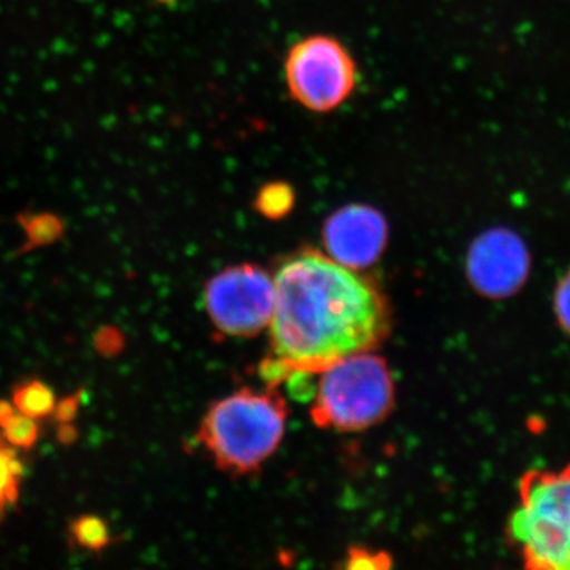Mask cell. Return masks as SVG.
<instances>
[{
    "label": "cell",
    "mask_w": 570,
    "mask_h": 570,
    "mask_svg": "<svg viewBox=\"0 0 570 570\" xmlns=\"http://www.w3.org/2000/svg\"><path fill=\"white\" fill-rule=\"evenodd\" d=\"M295 193L288 184L269 183L255 197V209L268 219H281L292 212Z\"/></svg>",
    "instance_id": "10"
},
{
    "label": "cell",
    "mask_w": 570,
    "mask_h": 570,
    "mask_svg": "<svg viewBox=\"0 0 570 570\" xmlns=\"http://www.w3.org/2000/svg\"><path fill=\"white\" fill-rule=\"evenodd\" d=\"M14 412H17V407H14V404L13 406H11V404L9 403H0V428H2L3 425H6L7 422H9V419L11 417V415L14 414Z\"/></svg>",
    "instance_id": "18"
},
{
    "label": "cell",
    "mask_w": 570,
    "mask_h": 570,
    "mask_svg": "<svg viewBox=\"0 0 570 570\" xmlns=\"http://www.w3.org/2000/svg\"><path fill=\"white\" fill-rule=\"evenodd\" d=\"M285 422L287 407L275 389H243L208 409L198 438L217 466L246 474L261 468L279 448Z\"/></svg>",
    "instance_id": "2"
},
{
    "label": "cell",
    "mask_w": 570,
    "mask_h": 570,
    "mask_svg": "<svg viewBox=\"0 0 570 570\" xmlns=\"http://www.w3.org/2000/svg\"><path fill=\"white\" fill-rule=\"evenodd\" d=\"M330 258L351 269L376 264L389 242L384 214L370 205L343 206L325 220L322 230Z\"/></svg>",
    "instance_id": "8"
},
{
    "label": "cell",
    "mask_w": 570,
    "mask_h": 570,
    "mask_svg": "<svg viewBox=\"0 0 570 570\" xmlns=\"http://www.w3.org/2000/svg\"><path fill=\"white\" fill-rule=\"evenodd\" d=\"M509 535L528 568L570 570V464L523 475Z\"/></svg>",
    "instance_id": "3"
},
{
    "label": "cell",
    "mask_w": 570,
    "mask_h": 570,
    "mask_svg": "<svg viewBox=\"0 0 570 570\" xmlns=\"http://www.w3.org/2000/svg\"><path fill=\"white\" fill-rule=\"evenodd\" d=\"M285 82L296 104L307 111H335L356 88V63L335 37L296 41L285 56Z\"/></svg>",
    "instance_id": "5"
},
{
    "label": "cell",
    "mask_w": 570,
    "mask_h": 570,
    "mask_svg": "<svg viewBox=\"0 0 570 570\" xmlns=\"http://www.w3.org/2000/svg\"><path fill=\"white\" fill-rule=\"evenodd\" d=\"M13 404L18 412L32 419L47 417L56 409L51 389L39 381L21 385L14 392Z\"/></svg>",
    "instance_id": "9"
},
{
    "label": "cell",
    "mask_w": 570,
    "mask_h": 570,
    "mask_svg": "<svg viewBox=\"0 0 570 570\" xmlns=\"http://www.w3.org/2000/svg\"><path fill=\"white\" fill-rule=\"evenodd\" d=\"M314 422L337 431H360L387 417L395 387L387 363L370 351L337 360L318 371Z\"/></svg>",
    "instance_id": "4"
},
{
    "label": "cell",
    "mask_w": 570,
    "mask_h": 570,
    "mask_svg": "<svg viewBox=\"0 0 570 570\" xmlns=\"http://www.w3.org/2000/svg\"><path fill=\"white\" fill-rule=\"evenodd\" d=\"M392 561L387 554L384 553H373L370 550L363 549H352L351 553L347 557V568L348 569H379V568H390Z\"/></svg>",
    "instance_id": "16"
},
{
    "label": "cell",
    "mask_w": 570,
    "mask_h": 570,
    "mask_svg": "<svg viewBox=\"0 0 570 570\" xmlns=\"http://www.w3.org/2000/svg\"><path fill=\"white\" fill-rule=\"evenodd\" d=\"M466 269L469 283L480 295L491 299L509 298L520 292L530 277V249L510 228H489L469 247Z\"/></svg>",
    "instance_id": "7"
},
{
    "label": "cell",
    "mask_w": 570,
    "mask_h": 570,
    "mask_svg": "<svg viewBox=\"0 0 570 570\" xmlns=\"http://www.w3.org/2000/svg\"><path fill=\"white\" fill-rule=\"evenodd\" d=\"M275 303V277L257 265L225 268L205 287L206 313L225 335H257L269 326Z\"/></svg>",
    "instance_id": "6"
},
{
    "label": "cell",
    "mask_w": 570,
    "mask_h": 570,
    "mask_svg": "<svg viewBox=\"0 0 570 570\" xmlns=\"http://www.w3.org/2000/svg\"><path fill=\"white\" fill-rule=\"evenodd\" d=\"M73 535L80 546L89 550L104 549L110 540L107 524L97 517H82V519L75 521Z\"/></svg>",
    "instance_id": "12"
},
{
    "label": "cell",
    "mask_w": 570,
    "mask_h": 570,
    "mask_svg": "<svg viewBox=\"0 0 570 570\" xmlns=\"http://www.w3.org/2000/svg\"><path fill=\"white\" fill-rule=\"evenodd\" d=\"M20 464L6 445L0 444V510L6 509L17 494Z\"/></svg>",
    "instance_id": "13"
},
{
    "label": "cell",
    "mask_w": 570,
    "mask_h": 570,
    "mask_svg": "<svg viewBox=\"0 0 570 570\" xmlns=\"http://www.w3.org/2000/svg\"><path fill=\"white\" fill-rule=\"evenodd\" d=\"M7 442L13 448L31 449L39 438V428H37L36 419L29 415L14 412L9 422L2 426Z\"/></svg>",
    "instance_id": "11"
},
{
    "label": "cell",
    "mask_w": 570,
    "mask_h": 570,
    "mask_svg": "<svg viewBox=\"0 0 570 570\" xmlns=\"http://www.w3.org/2000/svg\"><path fill=\"white\" fill-rule=\"evenodd\" d=\"M26 230H28L29 239L33 245H45V243H51L59 234H61V223L56 217L37 216L28 220L26 224Z\"/></svg>",
    "instance_id": "14"
},
{
    "label": "cell",
    "mask_w": 570,
    "mask_h": 570,
    "mask_svg": "<svg viewBox=\"0 0 570 570\" xmlns=\"http://www.w3.org/2000/svg\"><path fill=\"white\" fill-rule=\"evenodd\" d=\"M553 306L558 324L564 330L566 335L570 336V269L561 277L560 283L557 285Z\"/></svg>",
    "instance_id": "15"
},
{
    "label": "cell",
    "mask_w": 570,
    "mask_h": 570,
    "mask_svg": "<svg viewBox=\"0 0 570 570\" xmlns=\"http://www.w3.org/2000/svg\"><path fill=\"white\" fill-rule=\"evenodd\" d=\"M77 409L78 401L75 397H69V400L62 401L59 406H56L55 411L61 422H69L77 415Z\"/></svg>",
    "instance_id": "17"
},
{
    "label": "cell",
    "mask_w": 570,
    "mask_h": 570,
    "mask_svg": "<svg viewBox=\"0 0 570 570\" xmlns=\"http://www.w3.org/2000/svg\"><path fill=\"white\" fill-rule=\"evenodd\" d=\"M275 285L266 381L316 374L371 351L387 335L389 306L376 285L328 255H292L277 269Z\"/></svg>",
    "instance_id": "1"
}]
</instances>
